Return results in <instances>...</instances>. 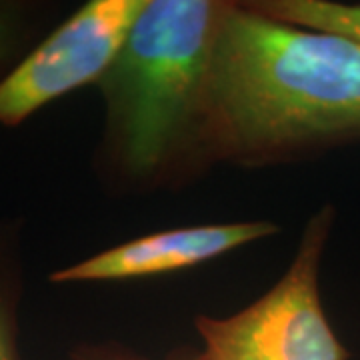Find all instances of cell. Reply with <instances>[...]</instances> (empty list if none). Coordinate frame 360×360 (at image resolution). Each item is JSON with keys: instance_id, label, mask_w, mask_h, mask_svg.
I'll use <instances>...</instances> for the list:
<instances>
[{"instance_id": "7", "label": "cell", "mask_w": 360, "mask_h": 360, "mask_svg": "<svg viewBox=\"0 0 360 360\" xmlns=\"http://www.w3.org/2000/svg\"><path fill=\"white\" fill-rule=\"evenodd\" d=\"M0 360H22L18 347V274L6 234H0Z\"/></svg>"}, {"instance_id": "2", "label": "cell", "mask_w": 360, "mask_h": 360, "mask_svg": "<svg viewBox=\"0 0 360 360\" xmlns=\"http://www.w3.org/2000/svg\"><path fill=\"white\" fill-rule=\"evenodd\" d=\"M224 6L214 0H148L101 80L108 136L132 174L158 172L196 141Z\"/></svg>"}, {"instance_id": "4", "label": "cell", "mask_w": 360, "mask_h": 360, "mask_svg": "<svg viewBox=\"0 0 360 360\" xmlns=\"http://www.w3.org/2000/svg\"><path fill=\"white\" fill-rule=\"evenodd\" d=\"M148 0H90L0 78V127H18L46 104L101 82Z\"/></svg>"}, {"instance_id": "9", "label": "cell", "mask_w": 360, "mask_h": 360, "mask_svg": "<svg viewBox=\"0 0 360 360\" xmlns=\"http://www.w3.org/2000/svg\"><path fill=\"white\" fill-rule=\"evenodd\" d=\"M14 34H16V26H14L13 11L0 4V66L8 60L13 52Z\"/></svg>"}, {"instance_id": "5", "label": "cell", "mask_w": 360, "mask_h": 360, "mask_svg": "<svg viewBox=\"0 0 360 360\" xmlns=\"http://www.w3.org/2000/svg\"><path fill=\"white\" fill-rule=\"evenodd\" d=\"M276 232L270 222L182 226L110 246L51 274V283H120L193 269Z\"/></svg>"}, {"instance_id": "8", "label": "cell", "mask_w": 360, "mask_h": 360, "mask_svg": "<svg viewBox=\"0 0 360 360\" xmlns=\"http://www.w3.org/2000/svg\"><path fill=\"white\" fill-rule=\"evenodd\" d=\"M68 360H150L136 356V354H130L122 348L115 347H78ZM167 360H206V356L200 354H194V356H172Z\"/></svg>"}, {"instance_id": "3", "label": "cell", "mask_w": 360, "mask_h": 360, "mask_svg": "<svg viewBox=\"0 0 360 360\" xmlns=\"http://www.w3.org/2000/svg\"><path fill=\"white\" fill-rule=\"evenodd\" d=\"M333 208L307 224L292 264L266 295L226 319L198 316L206 360H347L322 309L319 269Z\"/></svg>"}, {"instance_id": "1", "label": "cell", "mask_w": 360, "mask_h": 360, "mask_svg": "<svg viewBox=\"0 0 360 360\" xmlns=\"http://www.w3.org/2000/svg\"><path fill=\"white\" fill-rule=\"evenodd\" d=\"M360 139V42L226 2L206 72L196 142L262 162Z\"/></svg>"}, {"instance_id": "6", "label": "cell", "mask_w": 360, "mask_h": 360, "mask_svg": "<svg viewBox=\"0 0 360 360\" xmlns=\"http://www.w3.org/2000/svg\"><path fill=\"white\" fill-rule=\"evenodd\" d=\"M246 6L281 22L335 32L360 42V4L333 0H257L246 2Z\"/></svg>"}]
</instances>
